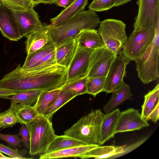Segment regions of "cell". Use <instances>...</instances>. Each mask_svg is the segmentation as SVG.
<instances>
[{
    "label": "cell",
    "instance_id": "cell-1",
    "mask_svg": "<svg viewBox=\"0 0 159 159\" xmlns=\"http://www.w3.org/2000/svg\"><path fill=\"white\" fill-rule=\"evenodd\" d=\"M21 64L2 79L3 88L16 94L27 90L50 91L61 88L66 83L68 68L57 64L38 70H24Z\"/></svg>",
    "mask_w": 159,
    "mask_h": 159
},
{
    "label": "cell",
    "instance_id": "cell-2",
    "mask_svg": "<svg viewBox=\"0 0 159 159\" xmlns=\"http://www.w3.org/2000/svg\"><path fill=\"white\" fill-rule=\"evenodd\" d=\"M100 21L95 12L84 10L59 26H54L50 24L44 25L49 31L56 48L66 41L75 38L83 30L95 29L98 26Z\"/></svg>",
    "mask_w": 159,
    "mask_h": 159
},
{
    "label": "cell",
    "instance_id": "cell-3",
    "mask_svg": "<svg viewBox=\"0 0 159 159\" xmlns=\"http://www.w3.org/2000/svg\"><path fill=\"white\" fill-rule=\"evenodd\" d=\"M104 115L100 109L93 110L65 131L64 135L87 144L101 146V125Z\"/></svg>",
    "mask_w": 159,
    "mask_h": 159
},
{
    "label": "cell",
    "instance_id": "cell-4",
    "mask_svg": "<svg viewBox=\"0 0 159 159\" xmlns=\"http://www.w3.org/2000/svg\"><path fill=\"white\" fill-rule=\"evenodd\" d=\"M26 125L30 134L29 154L45 153L56 136L51 120L44 115H39Z\"/></svg>",
    "mask_w": 159,
    "mask_h": 159
},
{
    "label": "cell",
    "instance_id": "cell-5",
    "mask_svg": "<svg viewBox=\"0 0 159 159\" xmlns=\"http://www.w3.org/2000/svg\"><path fill=\"white\" fill-rule=\"evenodd\" d=\"M159 21L155 28L154 39L142 55L135 61L138 77L147 84L159 77Z\"/></svg>",
    "mask_w": 159,
    "mask_h": 159
},
{
    "label": "cell",
    "instance_id": "cell-6",
    "mask_svg": "<svg viewBox=\"0 0 159 159\" xmlns=\"http://www.w3.org/2000/svg\"><path fill=\"white\" fill-rule=\"evenodd\" d=\"M98 31L104 45L116 56L122 53L128 38L125 24L122 21L107 19L100 21Z\"/></svg>",
    "mask_w": 159,
    "mask_h": 159
},
{
    "label": "cell",
    "instance_id": "cell-7",
    "mask_svg": "<svg viewBox=\"0 0 159 159\" xmlns=\"http://www.w3.org/2000/svg\"><path fill=\"white\" fill-rule=\"evenodd\" d=\"M155 28L134 29L123 45V55L130 61H135L140 57L152 42Z\"/></svg>",
    "mask_w": 159,
    "mask_h": 159
},
{
    "label": "cell",
    "instance_id": "cell-8",
    "mask_svg": "<svg viewBox=\"0 0 159 159\" xmlns=\"http://www.w3.org/2000/svg\"><path fill=\"white\" fill-rule=\"evenodd\" d=\"M116 56L105 45L94 50L90 57L87 77H106Z\"/></svg>",
    "mask_w": 159,
    "mask_h": 159
},
{
    "label": "cell",
    "instance_id": "cell-9",
    "mask_svg": "<svg viewBox=\"0 0 159 159\" xmlns=\"http://www.w3.org/2000/svg\"><path fill=\"white\" fill-rule=\"evenodd\" d=\"M134 29L155 28L159 20V0H138Z\"/></svg>",
    "mask_w": 159,
    "mask_h": 159
},
{
    "label": "cell",
    "instance_id": "cell-10",
    "mask_svg": "<svg viewBox=\"0 0 159 159\" xmlns=\"http://www.w3.org/2000/svg\"><path fill=\"white\" fill-rule=\"evenodd\" d=\"M130 61L122 53L116 56L106 77L104 92L112 93L125 84L126 68Z\"/></svg>",
    "mask_w": 159,
    "mask_h": 159
},
{
    "label": "cell",
    "instance_id": "cell-11",
    "mask_svg": "<svg viewBox=\"0 0 159 159\" xmlns=\"http://www.w3.org/2000/svg\"><path fill=\"white\" fill-rule=\"evenodd\" d=\"M94 49L78 46L75 55L68 68L66 84L87 76L89 59Z\"/></svg>",
    "mask_w": 159,
    "mask_h": 159
},
{
    "label": "cell",
    "instance_id": "cell-12",
    "mask_svg": "<svg viewBox=\"0 0 159 159\" xmlns=\"http://www.w3.org/2000/svg\"><path fill=\"white\" fill-rule=\"evenodd\" d=\"M149 125L139 111L129 108L120 112L115 129L116 133L139 130Z\"/></svg>",
    "mask_w": 159,
    "mask_h": 159
},
{
    "label": "cell",
    "instance_id": "cell-13",
    "mask_svg": "<svg viewBox=\"0 0 159 159\" xmlns=\"http://www.w3.org/2000/svg\"><path fill=\"white\" fill-rule=\"evenodd\" d=\"M0 30L11 41H17L23 38L13 11L3 4H0Z\"/></svg>",
    "mask_w": 159,
    "mask_h": 159
},
{
    "label": "cell",
    "instance_id": "cell-14",
    "mask_svg": "<svg viewBox=\"0 0 159 159\" xmlns=\"http://www.w3.org/2000/svg\"><path fill=\"white\" fill-rule=\"evenodd\" d=\"M13 11L23 37H26L43 25L38 13L32 6L23 11Z\"/></svg>",
    "mask_w": 159,
    "mask_h": 159
},
{
    "label": "cell",
    "instance_id": "cell-15",
    "mask_svg": "<svg viewBox=\"0 0 159 159\" xmlns=\"http://www.w3.org/2000/svg\"><path fill=\"white\" fill-rule=\"evenodd\" d=\"M26 37L25 50L27 54L53 43L49 32L43 25Z\"/></svg>",
    "mask_w": 159,
    "mask_h": 159
},
{
    "label": "cell",
    "instance_id": "cell-16",
    "mask_svg": "<svg viewBox=\"0 0 159 159\" xmlns=\"http://www.w3.org/2000/svg\"><path fill=\"white\" fill-rule=\"evenodd\" d=\"M78 46L75 38H72L55 48L57 64L68 68L75 55Z\"/></svg>",
    "mask_w": 159,
    "mask_h": 159
},
{
    "label": "cell",
    "instance_id": "cell-17",
    "mask_svg": "<svg viewBox=\"0 0 159 159\" xmlns=\"http://www.w3.org/2000/svg\"><path fill=\"white\" fill-rule=\"evenodd\" d=\"M98 146L97 144H87L70 147L65 149L41 154L40 159H51L73 157H79L90 150Z\"/></svg>",
    "mask_w": 159,
    "mask_h": 159
},
{
    "label": "cell",
    "instance_id": "cell-18",
    "mask_svg": "<svg viewBox=\"0 0 159 159\" xmlns=\"http://www.w3.org/2000/svg\"><path fill=\"white\" fill-rule=\"evenodd\" d=\"M120 112V110L117 109L108 113L105 114L101 125V145L113 138L116 134V128Z\"/></svg>",
    "mask_w": 159,
    "mask_h": 159
},
{
    "label": "cell",
    "instance_id": "cell-19",
    "mask_svg": "<svg viewBox=\"0 0 159 159\" xmlns=\"http://www.w3.org/2000/svg\"><path fill=\"white\" fill-rule=\"evenodd\" d=\"M75 38L78 46L82 48L95 50L105 45L98 30L95 29L83 30Z\"/></svg>",
    "mask_w": 159,
    "mask_h": 159
},
{
    "label": "cell",
    "instance_id": "cell-20",
    "mask_svg": "<svg viewBox=\"0 0 159 159\" xmlns=\"http://www.w3.org/2000/svg\"><path fill=\"white\" fill-rule=\"evenodd\" d=\"M89 0H75L70 6L62 10L56 17L51 18V25H60L76 14L84 10Z\"/></svg>",
    "mask_w": 159,
    "mask_h": 159
},
{
    "label": "cell",
    "instance_id": "cell-21",
    "mask_svg": "<svg viewBox=\"0 0 159 159\" xmlns=\"http://www.w3.org/2000/svg\"><path fill=\"white\" fill-rule=\"evenodd\" d=\"M124 147L115 145L100 146H98L88 151L81 156L80 158L87 159L94 158L95 159L108 158L123 153Z\"/></svg>",
    "mask_w": 159,
    "mask_h": 159
},
{
    "label": "cell",
    "instance_id": "cell-22",
    "mask_svg": "<svg viewBox=\"0 0 159 159\" xmlns=\"http://www.w3.org/2000/svg\"><path fill=\"white\" fill-rule=\"evenodd\" d=\"M112 93L110 98L103 108L105 114L114 110L118 106L129 99L133 95L129 85L125 83Z\"/></svg>",
    "mask_w": 159,
    "mask_h": 159
},
{
    "label": "cell",
    "instance_id": "cell-23",
    "mask_svg": "<svg viewBox=\"0 0 159 159\" xmlns=\"http://www.w3.org/2000/svg\"><path fill=\"white\" fill-rule=\"evenodd\" d=\"M61 88L50 91H43L39 95L33 105L39 115H44L46 111L54 103L58 97Z\"/></svg>",
    "mask_w": 159,
    "mask_h": 159
},
{
    "label": "cell",
    "instance_id": "cell-24",
    "mask_svg": "<svg viewBox=\"0 0 159 159\" xmlns=\"http://www.w3.org/2000/svg\"><path fill=\"white\" fill-rule=\"evenodd\" d=\"M87 144L84 142L68 136L56 135L54 139L48 146L45 153Z\"/></svg>",
    "mask_w": 159,
    "mask_h": 159
},
{
    "label": "cell",
    "instance_id": "cell-25",
    "mask_svg": "<svg viewBox=\"0 0 159 159\" xmlns=\"http://www.w3.org/2000/svg\"><path fill=\"white\" fill-rule=\"evenodd\" d=\"M11 105L7 110L0 112V128L11 127L18 123L16 114L23 106L14 100H11Z\"/></svg>",
    "mask_w": 159,
    "mask_h": 159
},
{
    "label": "cell",
    "instance_id": "cell-26",
    "mask_svg": "<svg viewBox=\"0 0 159 159\" xmlns=\"http://www.w3.org/2000/svg\"><path fill=\"white\" fill-rule=\"evenodd\" d=\"M144 101L142 106L141 114L143 118L147 119L152 111L159 103V84L144 96Z\"/></svg>",
    "mask_w": 159,
    "mask_h": 159
},
{
    "label": "cell",
    "instance_id": "cell-27",
    "mask_svg": "<svg viewBox=\"0 0 159 159\" xmlns=\"http://www.w3.org/2000/svg\"><path fill=\"white\" fill-rule=\"evenodd\" d=\"M55 49V47L52 43L31 53L27 54L21 69L24 70H30L35 64Z\"/></svg>",
    "mask_w": 159,
    "mask_h": 159
},
{
    "label": "cell",
    "instance_id": "cell-28",
    "mask_svg": "<svg viewBox=\"0 0 159 159\" xmlns=\"http://www.w3.org/2000/svg\"><path fill=\"white\" fill-rule=\"evenodd\" d=\"M43 91L39 89L29 90L10 96L6 99L15 101L23 105L33 106L36 103L39 95Z\"/></svg>",
    "mask_w": 159,
    "mask_h": 159
},
{
    "label": "cell",
    "instance_id": "cell-29",
    "mask_svg": "<svg viewBox=\"0 0 159 159\" xmlns=\"http://www.w3.org/2000/svg\"><path fill=\"white\" fill-rule=\"evenodd\" d=\"M77 96L72 92L61 89L58 97L46 111L44 115L51 120L57 110Z\"/></svg>",
    "mask_w": 159,
    "mask_h": 159
},
{
    "label": "cell",
    "instance_id": "cell-30",
    "mask_svg": "<svg viewBox=\"0 0 159 159\" xmlns=\"http://www.w3.org/2000/svg\"><path fill=\"white\" fill-rule=\"evenodd\" d=\"M16 115L18 123L21 125L30 122L39 115L34 106L24 105L18 110Z\"/></svg>",
    "mask_w": 159,
    "mask_h": 159
},
{
    "label": "cell",
    "instance_id": "cell-31",
    "mask_svg": "<svg viewBox=\"0 0 159 159\" xmlns=\"http://www.w3.org/2000/svg\"><path fill=\"white\" fill-rule=\"evenodd\" d=\"M88 79L86 76L65 84L61 89L72 92L77 96L86 93Z\"/></svg>",
    "mask_w": 159,
    "mask_h": 159
},
{
    "label": "cell",
    "instance_id": "cell-32",
    "mask_svg": "<svg viewBox=\"0 0 159 159\" xmlns=\"http://www.w3.org/2000/svg\"><path fill=\"white\" fill-rule=\"evenodd\" d=\"M106 77L88 78L86 93L95 97L99 93L104 91Z\"/></svg>",
    "mask_w": 159,
    "mask_h": 159
},
{
    "label": "cell",
    "instance_id": "cell-33",
    "mask_svg": "<svg viewBox=\"0 0 159 159\" xmlns=\"http://www.w3.org/2000/svg\"><path fill=\"white\" fill-rule=\"evenodd\" d=\"M2 3L13 11H23L32 6L31 0H1Z\"/></svg>",
    "mask_w": 159,
    "mask_h": 159
},
{
    "label": "cell",
    "instance_id": "cell-34",
    "mask_svg": "<svg viewBox=\"0 0 159 159\" xmlns=\"http://www.w3.org/2000/svg\"><path fill=\"white\" fill-rule=\"evenodd\" d=\"M116 0H96L93 1L88 7L89 10L94 12L108 10L114 7Z\"/></svg>",
    "mask_w": 159,
    "mask_h": 159
},
{
    "label": "cell",
    "instance_id": "cell-35",
    "mask_svg": "<svg viewBox=\"0 0 159 159\" xmlns=\"http://www.w3.org/2000/svg\"><path fill=\"white\" fill-rule=\"evenodd\" d=\"M55 53V50L39 61L30 70H42L57 64Z\"/></svg>",
    "mask_w": 159,
    "mask_h": 159
},
{
    "label": "cell",
    "instance_id": "cell-36",
    "mask_svg": "<svg viewBox=\"0 0 159 159\" xmlns=\"http://www.w3.org/2000/svg\"><path fill=\"white\" fill-rule=\"evenodd\" d=\"M0 152L8 155L12 159L32 158L24 157L27 152L26 149H14L0 143Z\"/></svg>",
    "mask_w": 159,
    "mask_h": 159
},
{
    "label": "cell",
    "instance_id": "cell-37",
    "mask_svg": "<svg viewBox=\"0 0 159 159\" xmlns=\"http://www.w3.org/2000/svg\"><path fill=\"white\" fill-rule=\"evenodd\" d=\"M19 134H4L0 133V139L7 142L8 145L15 148H21L22 140Z\"/></svg>",
    "mask_w": 159,
    "mask_h": 159
},
{
    "label": "cell",
    "instance_id": "cell-38",
    "mask_svg": "<svg viewBox=\"0 0 159 159\" xmlns=\"http://www.w3.org/2000/svg\"><path fill=\"white\" fill-rule=\"evenodd\" d=\"M19 136L21 137L22 142L24 147L29 150L30 134L26 124H22L19 130Z\"/></svg>",
    "mask_w": 159,
    "mask_h": 159
},
{
    "label": "cell",
    "instance_id": "cell-39",
    "mask_svg": "<svg viewBox=\"0 0 159 159\" xmlns=\"http://www.w3.org/2000/svg\"><path fill=\"white\" fill-rule=\"evenodd\" d=\"M159 103H158L148 116L147 120H151L156 123L159 120Z\"/></svg>",
    "mask_w": 159,
    "mask_h": 159
},
{
    "label": "cell",
    "instance_id": "cell-40",
    "mask_svg": "<svg viewBox=\"0 0 159 159\" xmlns=\"http://www.w3.org/2000/svg\"><path fill=\"white\" fill-rule=\"evenodd\" d=\"M75 0H57L54 4L57 6L63 7L65 8L70 6Z\"/></svg>",
    "mask_w": 159,
    "mask_h": 159
},
{
    "label": "cell",
    "instance_id": "cell-41",
    "mask_svg": "<svg viewBox=\"0 0 159 159\" xmlns=\"http://www.w3.org/2000/svg\"><path fill=\"white\" fill-rule=\"evenodd\" d=\"M16 94L13 91L0 88V98L6 99L8 97Z\"/></svg>",
    "mask_w": 159,
    "mask_h": 159
},
{
    "label": "cell",
    "instance_id": "cell-42",
    "mask_svg": "<svg viewBox=\"0 0 159 159\" xmlns=\"http://www.w3.org/2000/svg\"><path fill=\"white\" fill-rule=\"evenodd\" d=\"M132 0H116L114 7H118L123 5L126 3L130 2Z\"/></svg>",
    "mask_w": 159,
    "mask_h": 159
},
{
    "label": "cell",
    "instance_id": "cell-43",
    "mask_svg": "<svg viewBox=\"0 0 159 159\" xmlns=\"http://www.w3.org/2000/svg\"><path fill=\"white\" fill-rule=\"evenodd\" d=\"M57 0H43L41 3L45 4H54Z\"/></svg>",
    "mask_w": 159,
    "mask_h": 159
},
{
    "label": "cell",
    "instance_id": "cell-44",
    "mask_svg": "<svg viewBox=\"0 0 159 159\" xmlns=\"http://www.w3.org/2000/svg\"><path fill=\"white\" fill-rule=\"evenodd\" d=\"M43 0H31L32 6L34 7L40 4Z\"/></svg>",
    "mask_w": 159,
    "mask_h": 159
},
{
    "label": "cell",
    "instance_id": "cell-45",
    "mask_svg": "<svg viewBox=\"0 0 159 159\" xmlns=\"http://www.w3.org/2000/svg\"><path fill=\"white\" fill-rule=\"evenodd\" d=\"M0 159H12L11 157H7L3 154L0 152Z\"/></svg>",
    "mask_w": 159,
    "mask_h": 159
},
{
    "label": "cell",
    "instance_id": "cell-46",
    "mask_svg": "<svg viewBox=\"0 0 159 159\" xmlns=\"http://www.w3.org/2000/svg\"><path fill=\"white\" fill-rule=\"evenodd\" d=\"M2 4V2L1 0H0V4Z\"/></svg>",
    "mask_w": 159,
    "mask_h": 159
},
{
    "label": "cell",
    "instance_id": "cell-47",
    "mask_svg": "<svg viewBox=\"0 0 159 159\" xmlns=\"http://www.w3.org/2000/svg\"><path fill=\"white\" fill-rule=\"evenodd\" d=\"M95 0H93V1H95Z\"/></svg>",
    "mask_w": 159,
    "mask_h": 159
}]
</instances>
